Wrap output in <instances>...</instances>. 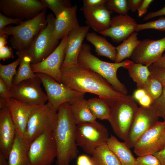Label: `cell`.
<instances>
[{
  "label": "cell",
  "instance_id": "cell-1",
  "mask_svg": "<svg viewBox=\"0 0 165 165\" xmlns=\"http://www.w3.org/2000/svg\"><path fill=\"white\" fill-rule=\"evenodd\" d=\"M61 70V83L77 91L97 95L109 105L126 95L115 90L98 74L78 64L62 66Z\"/></svg>",
  "mask_w": 165,
  "mask_h": 165
},
{
  "label": "cell",
  "instance_id": "cell-2",
  "mask_svg": "<svg viewBox=\"0 0 165 165\" xmlns=\"http://www.w3.org/2000/svg\"><path fill=\"white\" fill-rule=\"evenodd\" d=\"M56 125L52 131L57 149V165H69L77 157L76 125L72 115L68 103L61 105L57 112Z\"/></svg>",
  "mask_w": 165,
  "mask_h": 165
},
{
  "label": "cell",
  "instance_id": "cell-3",
  "mask_svg": "<svg viewBox=\"0 0 165 165\" xmlns=\"http://www.w3.org/2000/svg\"><path fill=\"white\" fill-rule=\"evenodd\" d=\"M89 45L83 43L78 57V64L102 77L118 92L127 95V88L117 78V71L121 67L127 69L134 62L129 60L119 63L106 62L93 55Z\"/></svg>",
  "mask_w": 165,
  "mask_h": 165
},
{
  "label": "cell",
  "instance_id": "cell-4",
  "mask_svg": "<svg viewBox=\"0 0 165 165\" xmlns=\"http://www.w3.org/2000/svg\"><path fill=\"white\" fill-rule=\"evenodd\" d=\"M46 9L34 18L24 20L16 26H8L0 31V35H11L10 42L17 51L26 50L47 24Z\"/></svg>",
  "mask_w": 165,
  "mask_h": 165
},
{
  "label": "cell",
  "instance_id": "cell-5",
  "mask_svg": "<svg viewBox=\"0 0 165 165\" xmlns=\"http://www.w3.org/2000/svg\"><path fill=\"white\" fill-rule=\"evenodd\" d=\"M108 120L116 135L125 141L139 107L133 95H127L110 104Z\"/></svg>",
  "mask_w": 165,
  "mask_h": 165
},
{
  "label": "cell",
  "instance_id": "cell-6",
  "mask_svg": "<svg viewBox=\"0 0 165 165\" xmlns=\"http://www.w3.org/2000/svg\"><path fill=\"white\" fill-rule=\"evenodd\" d=\"M47 24L34 38L26 50L31 63H38L44 60L56 49L59 40L54 34L55 17L52 13L46 16Z\"/></svg>",
  "mask_w": 165,
  "mask_h": 165
},
{
  "label": "cell",
  "instance_id": "cell-7",
  "mask_svg": "<svg viewBox=\"0 0 165 165\" xmlns=\"http://www.w3.org/2000/svg\"><path fill=\"white\" fill-rule=\"evenodd\" d=\"M57 112L47 103L33 109L28 120L24 139L29 146L39 136L46 131H53L57 122Z\"/></svg>",
  "mask_w": 165,
  "mask_h": 165
},
{
  "label": "cell",
  "instance_id": "cell-8",
  "mask_svg": "<svg viewBox=\"0 0 165 165\" xmlns=\"http://www.w3.org/2000/svg\"><path fill=\"white\" fill-rule=\"evenodd\" d=\"M109 138L108 130L102 124L96 121L76 125V142L86 153L92 155L99 146L106 143Z\"/></svg>",
  "mask_w": 165,
  "mask_h": 165
},
{
  "label": "cell",
  "instance_id": "cell-9",
  "mask_svg": "<svg viewBox=\"0 0 165 165\" xmlns=\"http://www.w3.org/2000/svg\"><path fill=\"white\" fill-rule=\"evenodd\" d=\"M35 74L39 78L46 91L47 103L57 110L64 103L84 97L86 93L72 90L48 75L41 73Z\"/></svg>",
  "mask_w": 165,
  "mask_h": 165
},
{
  "label": "cell",
  "instance_id": "cell-10",
  "mask_svg": "<svg viewBox=\"0 0 165 165\" xmlns=\"http://www.w3.org/2000/svg\"><path fill=\"white\" fill-rule=\"evenodd\" d=\"M30 165H51L57 156V149L52 131H46L35 138L29 145Z\"/></svg>",
  "mask_w": 165,
  "mask_h": 165
},
{
  "label": "cell",
  "instance_id": "cell-11",
  "mask_svg": "<svg viewBox=\"0 0 165 165\" xmlns=\"http://www.w3.org/2000/svg\"><path fill=\"white\" fill-rule=\"evenodd\" d=\"M41 83L39 78L36 75L16 85H13L10 89L12 97L30 105L39 106L44 105L47 101V98L42 90Z\"/></svg>",
  "mask_w": 165,
  "mask_h": 165
},
{
  "label": "cell",
  "instance_id": "cell-12",
  "mask_svg": "<svg viewBox=\"0 0 165 165\" xmlns=\"http://www.w3.org/2000/svg\"><path fill=\"white\" fill-rule=\"evenodd\" d=\"M159 114L152 105L147 107L140 106L126 140L124 141L130 149L133 148L141 137L159 121Z\"/></svg>",
  "mask_w": 165,
  "mask_h": 165
},
{
  "label": "cell",
  "instance_id": "cell-13",
  "mask_svg": "<svg viewBox=\"0 0 165 165\" xmlns=\"http://www.w3.org/2000/svg\"><path fill=\"white\" fill-rule=\"evenodd\" d=\"M45 9L41 0H0V12L13 18L30 20Z\"/></svg>",
  "mask_w": 165,
  "mask_h": 165
},
{
  "label": "cell",
  "instance_id": "cell-14",
  "mask_svg": "<svg viewBox=\"0 0 165 165\" xmlns=\"http://www.w3.org/2000/svg\"><path fill=\"white\" fill-rule=\"evenodd\" d=\"M68 35L63 38L53 52L44 60L36 64H31L35 73L48 75L61 83V67L65 57V47Z\"/></svg>",
  "mask_w": 165,
  "mask_h": 165
},
{
  "label": "cell",
  "instance_id": "cell-15",
  "mask_svg": "<svg viewBox=\"0 0 165 165\" xmlns=\"http://www.w3.org/2000/svg\"><path fill=\"white\" fill-rule=\"evenodd\" d=\"M165 50V36L159 39L141 40L130 58L134 62L147 66L153 64L162 56Z\"/></svg>",
  "mask_w": 165,
  "mask_h": 165
},
{
  "label": "cell",
  "instance_id": "cell-16",
  "mask_svg": "<svg viewBox=\"0 0 165 165\" xmlns=\"http://www.w3.org/2000/svg\"><path fill=\"white\" fill-rule=\"evenodd\" d=\"M164 126L163 121H159L141 137L133 148L136 155H153L160 150V141Z\"/></svg>",
  "mask_w": 165,
  "mask_h": 165
},
{
  "label": "cell",
  "instance_id": "cell-17",
  "mask_svg": "<svg viewBox=\"0 0 165 165\" xmlns=\"http://www.w3.org/2000/svg\"><path fill=\"white\" fill-rule=\"evenodd\" d=\"M138 24L135 19L128 14L118 15L111 18L109 27L100 34L118 43L127 39L135 31Z\"/></svg>",
  "mask_w": 165,
  "mask_h": 165
},
{
  "label": "cell",
  "instance_id": "cell-18",
  "mask_svg": "<svg viewBox=\"0 0 165 165\" xmlns=\"http://www.w3.org/2000/svg\"><path fill=\"white\" fill-rule=\"evenodd\" d=\"M90 28L87 25L80 26L69 34L65 47L64 58L62 66L78 64V57L83 41Z\"/></svg>",
  "mask_w": 165,
  "mask_h": 165
},
{
  "label": "cell",
  "instance_id": "cell-19",
  "mask_svg": "<svg viewBox=\"0 0 165 165\" xmlns=\"http://www.w3.org/2000/svg\"><path fill=\"white\" fill-rule=\"evenodd\" d=\"M16 132L24 139L28 120L33 109L37 106L29 105L12 97L6 99Z\"/></svg>",
  "mask_w": 165,
  "mask_h": 165
},
{
  "label": "cell",
  "instance_id": "cell-20",
  "mask_svg": "<svg viewBox=\"0 0 165 165\" xmlns=\"http://www.w3.org/2000/svg\"><path fill=\"white\" fill-rule=\"evenodd\" d=\"M82 9L87 25L95 32L100 33L109 27L113 12L105 5L94 8L83 6Z\"/></svg>",
  "mask_w": 165,
  "mask_h": 165
},
{
  "label": "cell",
  "instance_id": "cell-21",
  "mask_svg": "<svg viewBox=\"0 0 165 165\" xmlns=\"http://www.w3.org/2000/svg\"><path fill=\"white\" fill-rule=\"evenodd\" d=\"M16 130L7 106L0 111V152L8 158L14 142Z\"/></svg>",
  "mask_w": 165,
  "mask_h": 165
},
{
  "label": "cell",
  "instance_id": "cell-22",
  "mask_svg": "<svg viewBox=\"0 0 165 165\" xmlns=\"http://www.w3.org/2000/svg\"><path fill=\"white\" fill-rule=\"evenodd\" d=\"M77 5L72 6L55 17L54 34L57 39H62L80 26L77 17Z\"/></svg>",
  "mask_w": 165,
  "mask_h": 165
},
{
  "label": "cell",
  "instance_id": "cell-23",
  "mask_svg": "<svg viewBox=\"0 0 165 165\" xmlns=\"http://www.w3.org/2000/svg\"><path fill=\"white\" fill-rule=\"evenodd\" d=\"M29 146L16 132L8 158V165H30L28 156Z\"/></svg>",
  "mask_w": 165,
  "mask_h": 165
},
{
  "label": "cell",
  "instance_id": "cell-24",
  "mask_svg": "<svg viewBox=\"0 0 165 165\" xmlns=\"http://www.w3.org/2000/svg\"><path fill=\"white\" fill-rule=\"evenodd\" d=\"M70 110L76 125L84 123H94L96 118L91 113L88 105L87 100L84 97L68 103Z\"/></svg>",
  "mask_w": 165,
  "mask_h": 165
},
{
  "label": "cell",
  "instance_id": "cell-25",
  "mask_svg": "<svg viewBox=\"0 0 165 165\" xmlns=\"http://www.w3.org/2000/svg\"><path fill=\"white\" fill-rule=\"evenodd\" d=\"M86 38L87 41L94 45L97 55L106 57L115 61L117 53L116 48L105 37L96 32H91L87 33Z\"/></svg>",
  "mask_w": 165,
  "mask_h": 165
},
{
  "label": "cell",
  "instance_id": "cell-26",
  "mask_svg": "<svg viewBox=\"0 0 165 165\" xmlns=\"http://www.w3.org/2000/svg\"><path fill=\"white\" fill-rule=\"evenodd\" d=\"M106 143L121 165H136V158L124 142L120 141L115 137L111 135Z\"/></svg>",
  "mask_w": 165,
  "mask_h": 165
},
{
  "label": "cell",
  "instance_id": "cell-27",
  "mask_svg": "<svg viewBox=\"0 0 165 165\" xmlns=\"http://www.w3.org/2000/svg\"><path fill=\"white\" fill-rule=\"evenodd\" d=\"M16 54L20 61L19 67L13 80V85L36 76L31 67V59L26 50L17 51Z\"/></svg>",
  "mask_w": 165,
  "mask_h": 165
},
{
  "label": "cell",
  "instance_id": "cell-28",
  "mask_svg": "<svg viewBox=\"0 0 165 165\" xmlns=\"http://www.w3.org/2000/svg\"><path fill=\"white\" fill-rule=\"evenodd\" d=\"M92 155L91 158L93 165H121L106 143L97 147Z\"/></svg>",
  "mask_w": 165,
  "mask_h": 165
},
{
  "label": "cell",
  "instance_id": "cell-29",
  "mask_svg": "<svg viewBox=\"0 0 165 165\" xmlns=\"http://www.w3.org/2000/svg\"><path fill=\"white\" fill-rule=\"evenodd\" d=\"M127 69L130 77L136 83L137 89L145 90L151 75L148 67L134 62Z\"/></svg>",
  "mask_w": 165,
  "mask_h": 165
},
{
  "label": "cell",
  "instance_id": "cell-30",
  "mask_svg": "<svg viewBox=\"0 0 165 165\" xmlns=\"http://www.w3.org/2000/svg\"><path fill=\"white\" fill-rule=\"evenodd\" d=\"M138 35L137 32H134L128 38L116 47L117 53L115 62L120 63L126 58H130L141 41L138 39Z\"/></svg>",
  "mask_w": 165,
  "mask_h": 165
},
{
  "label": "cell",
  "instance_id": "cell-31",
  "mask_svg": "<svg viewBox=\"0 0 165 165\" xmlns=\"http://www.w3.org/2000/svg\"><path fill=\"white\" fill-rule=\"evenodd\" d=\"M87 103L91 113L96 119L108 120L110 107L105 101L100 97H94L87 100Z\"/></svg>",
  "mask_w": 165,
  "mask_h": 165
},
{
  "label": "cell",
  "instance_id": "cell-32",
  "mask_svg": "<svg viewBox=\"0 0 165 165\" xmlns=\"http://www.w3.org/2000/svg\"><path fill=\"white\" fill-rule=\"evenodd\" d=\"M20 60L18 57L13 62L6 65L0 64V78L5 82L10 90L13 86V78L16 73V68Z\"/></svg>",
  "mask_w": 165,
  "mask_h": 165
},
{
  "label": "cell",
  "instance_id": "cell-33",
  "mask_svg": "<svg viewBox=\"0 0 165 165\" xmlns=\"http://www.w3.org/2000/svg\"><path fill=\"white\" fill-rule=\"evenodd\" d=\"M45 8L50 9L55 17L66 9L72 6L69 0H41Z\"/></svg>",
  "mask_w": 165,
  "mask_h": 165
},
{
  "label": "cell",
  "instance_id": "cell-34",
  "mask_svg": "<svg viewBox=\"0 0 165 165\" xmlns=\"http://www.w3.org/2000/svg\"><path fill=\"white\" fill-rule=\"evenodd\" d=\"M163 88L161 83L151 75L147 88L145 90L147 93L151 97L153 101L161 95Z\"/></svg>",
  "mask_w": 165,
  "mask_h": 165
},
{
  "label": "cell",
  "instance_id": "cell-35",
  "mask_svg": "<svg viewBox=\"0 0 165 165\" xmlns=\"http://www.w3.org/2000/svg\"><path fill=\"white\" fill-rule=\"evenodd\" d=\"M105 5L109 10L120 15L127 14L129 10L127 0H107Z\"/></svg>",
  "mask_w": 165,
  "mask_h": 165
},
{
  "label": "cell",
  "instance_id": "cell-36",
  "mask_svg": "<svg viewBox=\"0 0 165 165\" xmlns=\"http://www.w3.org/2000/svg\"><path fill=\"white\" fill-rule=\"evenodd\" d=\"M147 29H154L160 31H165V17H161L159 19L141 24H138L135 30L137 32Z\"/></svg>",
  "mask_w": 165,
  "mask_h": 165
},
{
  "label": "cell",
  "instance_id": "cell-37",
  "mask_svg": "<svg viewBox=\"0 0 165 165\" xmlns=\"http://www.w3.org/2000/svg\"><path fill=\"white\" fill-rule=\"evenodd\" d=\"M136 165H162L158 159L152 154L138 156Z\"/></svg>",
  "mask_w": 165,
  "mask_h": 165
},
{
  "label": "cell",
  "instance_id": "cell-38",
  "mask_svg": "<svg viewBox=\"0 0 165 165\" xmlns=\"http://www.w3.org/2000/svg\"><path fill=\"white\" fill-rule=\"evenodd\" d=\"M157 111L160 117L165 119V86L161 95L153 101L152 105Z\"/></svg>",
  "mask_w": 165,
  "mask_h": 165
},
{
  "label": "cell",
  "instance_id": "cell-39",
  "mask_svg": "<svg viewBox=\"0 0 165 165\" xmlns=\"http://www.w3.org/2000/svg\"><path fill=\"white\" fill-rule=\"evenodd\" d=\"M148 67L151 75L159 80L163 87L165 86V69L153 64Z\"/></svg>",
  "mask_w": 165,
  "mask_h": 165
},
{
  "label": "cell",
  "instance_id": "cell-40",
  "mask_svg": "<svg viewBox=\"0 0 165 165\" xmlns=\"http://www.w3.org/2000/svg\"><path fill=\"white\" fill-rule=\"evenodd\" d=\"M24 19L13 18L7 16L0 13V31H2L5 27L10 24H20L24 20Z\"/></svg>",
  "mask_w": 165,
  "mask_h": 165
},
{
  "label": "cell",
  "instance_id": "cell-41",
  "mask_svg": "<svg viewBox=\"0 0 165 165\" xmlns=\"http://www.w3.org/2000/svg\"><path fill=\"white\" fill-rule=\"evenodd\" d=\"M0 98L7 99L12 97L10 90L4 81L0 78Z\"/></svg>",
  "mask_w": 165,
  "mask_h": 165
},
{
  "label": "cell",
  "instance_id": "cell-42",
  "mask_svg": "<svg viewBox=\"0 0 165 165\" xmlns=\"http://www.w3.org/2000/svg\"><path fill=\"white\" fill-rule=\"evenodd\" d=\"M107 0H83V6L94 8L105 5Z\"/></svg>",
  "mask_w": 165,
  "mask_h": 165
},
{
  "label": "cell",
  "instance_id": "cell-43",
  "mask_svg": "<svg viewBox=\"0 0 165 165\" xmlns=\"http://www.w3.org/2000/svg\"><path fill=\"white\" fill-rule=\"evenodd\" d=\"M14 57L11 48L7 46H5L0 48V60H5Z\"/></svg>",
  "mask_w": 165,
  "mask_h": 165
},
{
  "label": "cell",
  "instance_id": "cell-44",
  "mask_svg": "<svg viewBox=\"0 0 165 165\" xmlns=\"http://www.w3.org/2000/svg\"><path fill=\"white\" fill-rule=\"evenodd\" d=\"M153 0H143L138 10V16L141 17L147 12L150 5Z\"/></svg>",
  "mask_w": 165,
  "mask_h": 165
},
{
  "label": "cell",
  "instance_id": "cell-45",
  "mask_svg": "<svg viewBox=\"0 0 165 165\" xmlns=\"http://www.w3.org/2000/svg\"><path fill=\"white\" fill-rule=\"evenodd\" d=\"M163 15H165V6L159 10L148 13L145 16L143 19L147 20L154 17Z\"/></svg>",
  "mask_w": 165,
  "mask_h": 165
},
{
  "label": "cell",
  "instance_id": "cell-46",
  "mask_svg": "<svg viewBox=\"0 0 165 165\" xmlns=\"http://www.w3.org/2000/svg\"><path fill=\"white\" fill-rule=\"evenodd\" d=\"M77 165H93L91 158L85 155H81L77 158Z\"/></svg>",
  "mask_w": 165,
  "mask_h": 165
},
{
  "label": "cell",
  "instance_id": "cell-47",
  "mask_svg": "<svg viewBox=\"0 0 165 165\" xmlns=\"http://www.w3.org/2000/svg\"><path fill=\"white\" fill-rule=\"evenodd\" d=\"M138 101L141 106L147 107L152 105L153 100L151 97L147 94Z\"/></svg>",
  "mask_w": 165,
  "mask_h": 165
},
{
  "label": "cell",
  "instance_id": "cell-48",
  "mask_svg": "<svg viewBox=\"0 0 165 165\" xmlns=\"http://www.w3.org/2000/svg\"><path fill=\"white\" fill-rule=\"evenodd\" d=\"M143 0H127L129 10L132 12L137 11Z\"/></svg>",
  "mask_w": 165,
  "mask_h": 165
},
{
  "label": "cell",
  "instance_id": "cell-49",
  "mask_svg": "<svg viewBox=\"0 0 165 165\" xmlns=\"http://www.w3.org/2000/svg\"><path fill=\"white\" fill-rule=\"evenodd\" d=\"M153 155L158 159L162 165H165V147Z\"/></svg>",
  "mask_w": 165,
  "mask_h": 165
},
{
  "label": "cell",
  "instance_id": "cell-50",
  "mask_svg": "<svg viewBox=\"0 0 165 165\" xmlns=\"http://www.w3.org/2000/svg\"><path fill=\"white\" fill-rule=\"evenodd\" d=\"M145 90L142 89H137L132 95L135 100L138 101L147 94Z\"/></svg>",
  "mask_w": 165,
  "mask_h": 165
},
{
  "label": "cell",
  "instance_id": "cell-51",
  "mask_svg": "<svg viewBox=\"0 0 165 165\" xmlns=\"http://www.w3.org/2000/svg\"><path fill=\"white\" fill-rule=\"evenodd\" d=\"M153 64L159 67L165 69V57L162 56Z\"/></svg>",
  "mask_w": 165,
  "mask_h": 165
},
{
  "label": "cell",
  "instance_id": "cell-52",
  "mask_svg": "<svg viewBox=\"0 0 165 165\" xmlns=\"http://www.w3.org/2000/svg\"><path fill=\"white\" fill-rule=\"evenodd\" d=\"M0 165H8V158L1 152H0Z\"/></svg>",
  "mask_w": 165,
  "mask_h": 165
},
{
  "label": "cell",
  "instance_id": "cell-53",
  "mask_svg": "<svg viewBox=\"0 0 165 165\" xmlns=\"http://www.w3.org/2000/svg\"><path fill=\"white\" fill-rule=\"evenodd\" d=\"M163 122L164 123L165 126L160 141V150L165 147V119H164Z\"/></svg>",
  "mask_w": 165,
  "mask_h": 165
},
{
  "label": "cell",
  "instance_id": "cell-54",
  "mask_svg": "<svg viewBox=\"0 0 165 165\" xmlns=\"http://www.w3.org/2000/svg\"><path fill=\"white\" fill-rule=\"evenodd\" d=\"M7 36L5 34L0 35V48L6 46L7 44Z\"/></svg>",
  "mask_w": 165,
  "mask_h": 165
},
{
  "label": "cell",
  "instance_id": "cell-55",
  "mask_svg": "<svg viewBox=\"0 0 165 165\" xmlns=\"http://www.w3.org/2000/svg\"><path fill=\"white\" fill-rule=\"evenodd\" d=\"M6 106V99H0V109H1Z\"/></svg>",
  "mask_w": 165,
  "mask_h": 165
},
{
  "label": "cell",
  "instance_id": "cell-56",
  "mask_svg": "<svg viewBox=\"0 0 165 165\" xmlns=\"http://www.w3.org/2000/svg\"><path fill=\"white\" fill-rule=\"evenodd\" d=\"M163 57H165V53L163 55V56H162Z\"/></svg>",
  "mask_w": 165,
  "mask_h": 165
}]
</instances>
